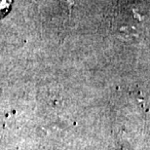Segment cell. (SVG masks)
I'll return each instance as SVG.
<instances>
[{"label":"cell","instance_id":"1","mask_svg":"<svg viewBox=\"0 0 150 150\" xmlns=\"http://www.w3.org/2000/svg\"><path fill=\"white\" fill-rule=\"evenodd\" d=\"M12 5V0H0V19L8 14Z\"/></svg>","mask_w":150,"mask_h":150}]
</instances>
